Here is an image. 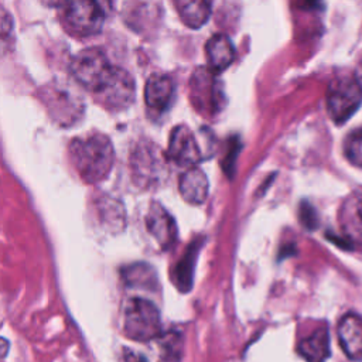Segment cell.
Instances as JSON below:
<instances>
[{
    "label": "cell",
    "instance_id": "obj_13",
    "mask_svg": "<svg viewBox=\"0 0 362 362\" xmlns=\"http://www.w3.org/2000/svg\"><path fill=\"white\" fill-rule=\"evenodd\" d=\"M338 339L349 359L362 361V317L346 314L338 324Z\"/></svg>",
    "mask_w": 362,
    "mask_h": 362
},
{
    "label": "cell",
    "instance_id": "obj_2",
    "mask_svg": "<svg viewBox=\"0 0 362 362\" xmlns=\"http://www.w3.org/2000/svg\"><path fill=\"white\" fill-rule=\"evenodd\" d=\"M123 331L133 341H150L161 332L158 308L148 300L133 297L124 304Z\"/></svg>",
    "mask_w": 362,
    "mask_h": 362
},
{
    "label": "cell",
    "instance_id": "obj_5",
    "mask_svg": "<svg viewBox=\"0 0 362 362\" xmlns=\"http://www.w3.org/2000/svg\"><path fill=\"white\" fill-rule=\"evenodd\" d=\"M189 99L199 115L215 116L223 106V95L215 74L208 66H198L189 79Z\"/></svg>",
    "mask_w": 362,
    "mask_h": 362
},
{
    "label": "cell",
    "instance_id": "obj_21",
    "mask_svg": "<svg viewBox=\"0 0 362 362\" xmlns=\"http://www.w3.org/2000/svg\"><path fill=\"white\" fill-rule=\"evenodd\" d=\"M122 361L123 362H144V359L140 355H137V354H134L132 351H127V349L123 351Z\"/></svg>",
    "mask_w": 362,
    "mask_h": 362
},
{
    "label": "cell",
    "instance_id": "obj_20",
    "mask_svg": "<svg viewBox=\"0 0 362 362\" xmlns=\"http://www.w3.org/2000/svg\"><path fill=\"white\" fill-rule=\"evenodd\" d=\"M345 157L356 167L362 168V129L352 132L345 140Z\"/></svg>",
    "mask_w": 362,
    "mask_h": 362
},
{
    "label": "cell",
    "instance_id": "obj_18",
    "mask_svg": "<svg viewBox=\"0 0 362 362\" xmlns=\"http://www.w3.org/2000/svg\"><path fill=\"white\" fill-rule=\"evenodd\" d=\"M177 13L182 23L189 28L202 27L211 16V3L202 0H177L174 1Z\"/></svg>",
    "mask_w": 362,
    "mask_h": 362
},
{
    "label": "cell",
    "instance_id": "obj_16",
    "mask_svg": "<svg viewBox=\"0 0 362 362\" xmlns=\"http://www.w3.org/2000/svg\"><path fill=\"white\" fill-rule=\"evenodd\" d=\"M178 188L185 202L192 205H199L208 197L209 184L205 173L198 167H192V168H187L181 174Z\"/></svg>",
    "mask_w": 362,
    "mask_h": 362
},
{
    "label": "cell",
    "instance_id": "obj_17",
    "mask_svg": "<svg viewBox=\"0 0 362 362\" xmlns=\"http://www.w3.org/2000/svg\"><path fill=\"white\" fill-rule=\"evenodd\" d=\"M298 354L307 362H325L329 355V338L325 327L317 328L298 344Z\"/></svg>",
    "mask_w": 362,
    "mask_h": 362
},
{
    "label": "cell",
    "instance_id": "obj_9",
    "mask_svg": "<svg viewBox=\"0 0 362 362\" xmlns=\"http://www.w3.org/2000/svg\"><path fill=\"white\" fill-rule=\"evenodd\" d=\"M168 157L185 168L195 167L204 158L201 144L188 126L178 124L171 130L168 139Z\"/></svg>",
    "mask_w": 362,
    "mask_h": 362
},
{
    "label": "cell",
    "instance_id": "obj_3",
    "mask_svg": "<svg viewBox=\"0 0 362 362\" xmlns=\"http://www.w3.org/2000/svg\"><path fill=\"white\" fill-rule=\"evenodd\" d=\"M112 68L113 65L109 62L105 51L98 47L79 51L69 64V71L76 82L92 93L102 86Z\"/></svg>",
    "mask_w": 362,
    "mask_h": 362
},
{
    "label": "cell",
    "instance_id": "obj_22",
    "mask_svg": "<svg viewBox=\"0 0 362 362\" xmlns=\"http://www.w3.org/2000/svg\"><path fill=\"white\" fill-rule=\"evenodd\" d=\"M355 81L358 82L359 88L362 89V59L359 61L358 66H356V71H355Z\"/></svg>",
    "mask_w": 362,
    "mask_h": 362
},
{
    "label": "cell",
    "instance_id": "obj_1",
    "mask_svg": "<svg viewBox=\"0 0 362 362\" xmlns=\"http://www.w3.org/2000/svg\"><path fill=\"white\" fill-rule=\"evenodd\" d=\"M68 150L72 165L85 182L95 184L109 175L115 151L106 134L90 132L75 137L71 140Z\"/></svg>",
    "mask_w": 362,
    "mask_h": 362
},
{
    "label": "cell",
    "instance_id": "obj_10",
    "mask_svg": "<svg viewBox=\"0 0 362 362\" xmlns=\"http://www.w3.org/2000/svg\"><path fill=\"white\" fill-rule=\"evenodd\" d=\"M165 170V160L161 151L150 143L140 144L132 154V173L141 185L157 184Z\"/></svg>",
    "mask_w": 362,
    "mask_h": 362
},
{
    "label": "cell",
    "instance_id": "obj_14",
    "mask_svg": "<svg viewBox=\"0 0 362 362\" xmlns=\"http://www.w3.org/2000/svg\"><path fill=\"white\" fill-rule=\"evenodd\" d=\"M174 83L168 75L151 74L144 86V100L150 110L164 112L173 98Z\"/></svg>",
    "mask_w": 362,
    "mask_h": 362
},
{
    "label": "cell",
    "instance_id": "obj_8",
    "mask_svg": "<svg viewBox=\"0 0 362 362\" xmlns=\"http://www.w3.org/2000/svg\"><path fill=\"white\" fill-rule=\"evenodd\" d=\"M362 102V89L358 82L351 78L335 79L328 89L327 109L329 117L341 124L348 120Z\"/></svg>",
    "mask_w": 362,
    "mask_h": 362
},
{
    "label": "cell",
    "instance_id": "obj_19",
    "mask_svg": "<svg viewBox=\"0 0 362 362\" xmlns=\"http://www.w3.org/2000/svg\"><path fill=\"white\" fill-rule=\"evenodd\" d=\"M199 245L197 242L191 243L189 247H187V252L184 253L182 259H180L178 264L174 269V283L181 291H188L192 286V277H194V264L197 260Z\"/></svg>",
    "mask_w": 362,
    "mask_h": 362
},
{
    "label": "cell",
    "instance_id": "obj_15",
    "mask_svg": "<svg viewBox=\"0 0 362 362\" xmlns=\"http://www.w3.org/2000/svg\"><path fill=\"white\" fill-rule=\"evenodd\" d=\"M208 69L211 72H223L235 59V48L230 38L225 34H214L205 44Z\"/></svg>",
    "mask_w": 362,
    "mask_h": 362
},
{
    "label": "cell",
    "instance_id": "obj_7",
    "mask_svg": "<svg viewBox=\"0 0 362 362\" xmlns=\"http://www.w3.org/2000/svg\"><path fill=\"white\" fill-rule=\"evenodd\" d=\"M93 95L109 110L126 109L134 99V81L126 69L113 65L110 74Z\"/></svg>",
    "mask_w": 362,
    "mask_h": 362
},
{
    "label": "cell",
    "instance_id": "obj_4",
    "mask_svg": "<svg viewBox=\"0 0 362 362\" xmlns=\"http://www.w3.org/2000/svg\"><path fill=\"white\" fill-rule=\"evenodd\" d=\"M105 20L102 4L79 0L64 4L62 21L68 33L76 37H89L100 31Z\"/></svg>",
    "mask_w": 362,
    "mask_h": 362
},
{
    "label": "cell",
    "instance_id": "obj_6",
    "mask_svg": "<svg viewBox=\"0 0 362 362\" xmlns=\"http://www.w3.org/2000/svg\"><path fill=\"white\" fill-rule=\"evenodd\" d=\"M41 93L48 113L61 126H72L82 116V99L66 86L51 83L44 86Z\"/></svg>",
    "mask_w": 362,
    "mask_h": 362
},
{
    "label": "cell",
    "instance_id": "obj_11",
    "mask_svg": "<svg viewBox=\"0 0 362 362\" xmlns=\"http://www.w3.org/2000/svg\"><path fill=\"white\" fill-rule=\"evenodd\" d=\"M146 226L150 235L164 250L175 243L178 235L175 221L160 202H153L148 206L146 215Z\"/></svg>",
    "mask_w": 362,
    "mask_h": 362
},
{
    "label": "cell",
    "instance_id": "obj_12",
    "mask_svg": "<svg viewBox=\"0 0 362 362\" xmlns=\"http://www.w3.org/2000/svg\"><path fill=\"white\" fill-rule=\"evenodd\" d=\"M339 225L345 238L362 243V188L352 191L339 211Z\"/></svg>",
    "mask_w": 362,
    "mask_h": 362
}]
</instances>
